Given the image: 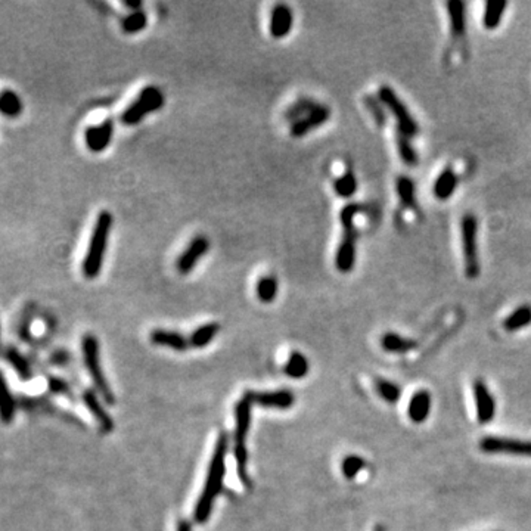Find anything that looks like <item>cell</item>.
<instances>
[{
	"label": "cell",
	"mask_w": 531,
	"mask_h": 531,
	"mask_svg": "<svg viewBox=\"0 0 531 531\" xmlns=\"http://www.w3.org/2000/svg\"><path fill=\"white\" fill-rule=\"evenodd\" d=\"M253 406L254 399L253 393L248 391L242 395V399L238 402L235 408V447L233 455L236 459V467H238V477L245 487H251V478L248 474V449H246V438L251 428L253 420Z\"/></svg>",
	"instance_id": "2"
},
{
	"label": "cell",
	"mask_w": 531,
	"mask_h": 531,
	"mask_svg": "<svg viewBox=\"0 0 531 531\" xmlns=\"http://www.w3.org/2000/svg\"><path fill=\"white\" fill-rule=\"evenodd\" d=\"M22 109H24V105H22V100L17 92L10 89L0 90V114L15 118L21 116Z\"/></svg>",
	"instance_id": "21"
},
{
	"label": "cell",
	"mask_w": 531,
	"mask_h": 531,
	"mask_svg": "<svg viewBox=\"0 0 531 531\" xmlns=\"http://www.w3.org/2000/svg\"><path fill=\"white\" fill-rule=\"evenodd\" d=\"M365 465L366 462L363 458L357 455H348L341 462V472L347 480H354L359 476V472L365 468Z\"/></svg>",
	"instance_id": "36"
},
{
	"label": "cell",
	"mask_w": 531,
	"mask_h": 531,
	"mask_svg": "<svg viewBox=\"0 0 531 531\" xmlns=\"http://www.w3.org/2000/svg\"><path fill=\"white\" fill-rule=\"evenodd\" d=\"M361 211L359 204H354V202H348L345 204L340 213V222L343 228H348V226H356L354 219L357 214Z\"/></svg>",
	"instance_id": "38"
},
{
	"label": "cell",
	"mask_w": 531,
	"mask_h": 531,
	"mask_svg": "<svg viewBox=\"0 0 531 531\" xmlns=\"http://www.w3.org/2000/svg\"><path fill=\"white\" fill-rule=\"evenodd\" d=\"M429 411H431V394L426 390L415 393L408 408V415L411 421L415 424L425 422L429 416Z\"/></svg>",
	"instance_id": "19"
},
{
	"label": "cell",
	"mask_w": 531,
	"mask_h": 531,
	"mask_svg": "<svg viewBox=\"0 0 531 531\" xmlns=\"http://www.w3.org/2000/svg\"><path fill=\"white\" fill-rule=\"evenodd\" d=\"M150 340L154 345L172 348L174 352H186L190 347L189 340L183 334L168 330H154L150 334Z\"/></svg>",
	"instance_id": "17"
},
{
	"label": "cell",
	"mask_w": 531,
	"mask_h": 531,
	"mask_svg": "<svg viewBox=\"0 0 531 531\" xmlns=\"http://www.w3.org/2000/svg\"><path fill=\"white\" fill-rule=\"evenodd\" d=\"M123 5L129 9H133V12H136V10H139V8L142 6V2H139V0H124Z\"/></svg>",
	"instance_id": "40"
},
{
	"label": "cell",
	"mask_w": 531,
	"mask_h": 531,
	"mask_svg": "<svg viewBox=\"0 0 531 531\" xmlns=\"http://www.w3.org/2000/svg\"><path fill=\"white\" fill-rule=\"evenodd\" d=\"M294 26V14L288 5L279 3L272 9L270 14V35L273 39H285Z\"/></svg>",
	"instance_id": "14"
},
{
	"label": "cell",
	"mask_w": 531,
	"mask_h": 531,
	"mask_svg": "<svg viewBox=\"0 0 531 531\" xmlns=\"http://www.w3.org/2000/svg\"><path fill=\"white\" fill-rule=\"evenodd\" d=\"M458 174L451 167H446L444 170L438 174L435 179V182L433 185V194L437 199L440 201H446L451 198V195L455 194V190L458 188Z\"/></svg>",
	"instance_id": "20"
},
{
	"label": "cell",
	"mask_w": 531,
	"mask_h": 531,
	"mask_svg": "<svg viewBox=\"0 0 531 531\" xmlns=\"http://www.w3.org/2000/svg\"><path fill=\"white\" fill-rule=\"evenodd\" d=\"M474 397H476L477 406V420L480 424H489L493 421L496 415V402L493 395L483 379L474 381Z\"/></svg>",
	"instance_id": "12"
},
{
	"label": "cell",
	"mask_w": 531,
	"mask_h": 531,
	"mask_svg": "<svg viewBox=\"0 0 531 531\" xmlns=\"http://www.w3.org/2000/svg\"><path fill=\"white\" fill-rule=\"evenodd\" d=\"M363 102H365L366 108L369 109L372 117H374L375 123L379 124V126H384V124H386V112H384V109H382L381 100L375 96H372V95H366L363 99Z\"/></svg>",
	"instance_id": "37"
},
{
	"label": "cell",
	"mask_w": 531,
	"mask_h": 531,
	"mask_svg": "<svg viewBox=\"0 0 531 531\" xmlns=\"http://www.w3.org/2000/svg\"><path fill=\"white\" fill-rule=\"evenodd\" d=\"M507 8L506 2H487L484 6L483 27L485 30H496L501 26V21L505 15V9Z\"/></svg>",
	"instance_id": "29"
},
{
	"label": "cell",
	"mask_w": 531,
	"mask_h": 531,
	"mask_svg": "<svg viewBox=\"0 0 531 531\" xmlns=\"http://www.w3.org/2000/svg\"><path fill=\"white\" fill-rule=\"evenodd\" d=\"M82 350H83V360H84L86 369L96 388V393L108 404H114L116 395L109 387L102 368H100V352H99L98 338L92 334H86L82 340Z\"/></svg>",
	"instance_id": "4"
},
{
	"label": "cell",
	"mask_w": 531,
	"mask_h": 531,
	"mask_svg": "<svg viewBox=\"0 0 531 531\" xmlns=\"http://www.w3.org/2000/svg\"><path fill=\"white\" fill-rule=\"evenodd\" d=\"M460 238L465 275L469 279H476L480 275V257H478V220L476 214L467 213L460 220Z\"/></svg>",
	"instance_id": "6"
},
{
	"label": "cell",
	"mask_w": 531,
	"mask_h": 531,
	"mask_svg": "<svg viewBox=\"0 0 531 531\" xmlns=\"http://www.w3.org/2000/svg\"><path fill=\"white\" fill-rule=\"evenodd\" d=\"M112 224H114V217L109 211L104 210L98 214L82 264L83 275L87 279H96L102 270Z\"/></svg>",
	"instance_id": "3"
},
{
	"label": "cell",
	"mask_w": 531,
	"mask_h": 531,
	"mask_svg": "<svg viewBox=\"0 0 531 531\" xmlns=\"http://www.w3.org/2000/svg\"><path fill=\"white\" fill-rule=\"evenodd\" d=\"M395 145H397V151H399V155H400V160L409 167H415L417 164V161H420V158H417V154L413 148V145L411 143L409 138H406L404 134H402L400 132L395 133Z\"/></svg>",
	"instance_id": "30"
},
{
	"label": "cell",
	"mask_w": 531,
	"mask_h": 531,
	"mask_svg": "<svg viewBox=\"0 0 531 531\" xmlns=\"http://www.w3.org/2000/svg\"><path fill=\"white\" fill-rule=\"evenodd\" d=\"M357 229L356 226L343 228V238L335 253V267L338 272L350 273L356 266L357 255Z\"/></svg>",
	"instance_id": "9"
},
{
	"label": "cell",
	"mask_w": 531,
	"mask_h": 531,
	"mask_svg": "<svg viewBox=\"0 0 531 531\" xmlns=\"http://www.w3.org/2000/svg\"><path fill=\"white\" fill-rule=\"evenodd\" d=\"M83 403L87 408V411L92 413V416L98 421L99 426L102 428L104 433H111L114 429V420L109 416L107 409L104 408L102 402L99 400V395L93 390H86L83 393Z\"/></svg>",
	"instance_id": "16"
},
{
	"label": "cell",
	"mask_w": 531,
	"mask_h": 531,
	"mask_svg": "<svg viewBox=\"0 0 531 531\" xmlns=\"http://www.w3.org/2000/svg\"><path fill=\"white\" fill-rule=\"evenodd\" d=\"M528 325H531V306L528 304L519 306L503 321V327L507 332H516Z\"/></svg>",
	"instance_id": "27"
},
{
	"label": "cell",
	"mask_w": 531,
	"mask_h": 531,
	"mask_svg": "<svg viewBox=\"0 0 531 531\" xmlns=\"http://www.w3.org/2000/svg\"><path fill=\"white\" fill-rule=\"evenodd\" d=\"M254 404L262 406L266 409H289L296 402L292 391L289 390H278V391H263V393H253Z\"/></svg>",
	"instance_id": "15"
},
{
	"label": "cell",
	"mask_w": 531,
	"mask_h": 531,
	"mask_svg": "<svg viewBox=\"0 0 531 531\" xmlns=\"http://www.w3.org/2000/svg\"><path fill=\"white\" fill-rule=\"evenodd\" d=\"M15 416V400L9 391L6 379L0 372V421L9 424L14 421Z\"/></svg>",
	"instance_id": "22"
},
{
	"label": "cell",
	"mask_w": 531,
	"mask_h": 531,
	"mask_svg": "<svg viewBox=\"0 0 531 531\" xmlns=\"http://www.w3.org/2000/svg\"><path fill=\"white\" fill-rule=\"evenodd\" d=\"M381 345L388 353H408L417 347V343L399 334L387 332L381 338Z\"/></svg>",
	"instance_id": "25"
},
{
	"label": "cell",
	"mask_w": 531,
	"mask_h": 531,
	"mask_svg": "<svg viewBox=\"0 0 531 531\" xmlns=\"http://www.w3.org/2000/svg\"><path fill=\"white\" fill-rule=\"evenodd\" d=\"M318 107H319V104H318V102H314L313 99H306V98H303V99L297 100L296 104L291 105V107L287 109V112H285V120H287V121H291V124H292V123H296V121L304 118L306 116H309L310 112H312L314 108H318Z\"/></svg>",
	"instance_id": "32"
},
{
	"label": "cell",
	"mask_w": 531,
	"mask_h": 531,
	"mask_svg": "<svg viewBox=\"0 0 531 531\" xmlns=\"http://www.w3.org/2000/svg\"><path fill=\"white\" fill-rule=\"evenodd\" d=\"M164 102L165 98L160 87L146 86L141 90L138 98L123 111L120 120L124 126H136L145 120L146 116L160 111L164 107Z\"/></svg>",
	"instance_id": "5"
},
{
	"label": "cell",
	"mask_w": 531,
	"mask_h": 531,
	"mask_svg": "<svg viewBox=\"0 0 531 531\" xmlns=\"http://www.w3.org/2000/svg\"><path fill=\"white\" fill-rule=\"evenodd\" d=\"M395 190L399 199L406 208H416V189L415 182L409 176H399L395 180Z\"/></svg>",
	"instance_id": "28"
},
{
	"label": "cell",
	"mask_w": 531,
	"mask_h": 531,
	"mask_svg": "<svg viewBox=\"0 0 531 531\" xmlns=\"http://www.w3.org/2000/svg\"><path fill=\"white\" fill-rule=\"evenodd\" d=\"M278 291H279V282H278L276 276L267 275V276H263L257 280L255 296L262 303H264V304L273 303L278 297Z\"/></svg>",
	"instance_id": "26"
},
{
	"label": "cell",
	"mask_w": 531,
	"mask_h": 531,
	"mask_svg": "<svg viewBox=\"0 0 531 531\" xmlns=\"http://www.w3.org/2000/svg\"><path fill=\"white\" fill-rule=\"evenodd\" d=\"M334 189L338 197L350 199L357 192V179L352 172H345L335 179Z\"/></svg>",
	"instance_id": "31"
},
{
	"label": "cell",
	"mask_w": 531,
	"mask_h": 531,
	"mask_svg": "<svg viewBox=\"0 0 531 531\" xmlns=\"http://www.w3.org/2000/svg\"><path fill=\"white\" fill-rule=\"evenodd\" d=\"M484 453H503L514 456H531V442L503 437H484L480 442Z\"/></svg>",
	"instance_id": "8"
},
{
	"label": "cell",
	"mask_w": 531,
	"mask_h": 531,
	"mask_svg": "<svg viewBox=\"0 0 531 531\" xmlns=\"http://www.w3.org/2000/svg\"><path fill=\"white\" fill-rule=\"evenodd\" d=\"M176 531H192V524L188 519H180Z\"/></svg>",
	"instance_id": "41"
},
{
	"label": "cell",
	"mask_w": 531,
	"mask_h": 531,
	"mask_svg": "<svg viewBox=\"0 0 531 531\" xmlns=\"http://www.w3.org/2000/svg\"><path fill=\"white\" fill-rule=\"evenodd\" d=\"M331 118V109L323 104H319L318 108H314L309 116L291 124V136L292 138H303L309 134L312 130L318 129Z\"/></svg>",
	"instance_id": "13"
},
{
	"label": "cell",
	"mask_w": 531,
	"mask_h": 531,
	"mask_svg": "<svg viewBox=\"0 0 531 531\" xmlns=\"http://www.w3.org/2000/svg\"><path fill=\"white\" fill-rule=\"evenodd\" d=\"M208 251H210V240L206 235H197L185 248V251L179 255L176 262L177 272L180 275H189L199 263V260Z\"/></svg>",
	"instance_id": "10"
},
{
	"label": "cell",
	"mask_w": 531,
	"mask_h": 531,
	"mask_svg": "<svg viewBox=\"0 0 531 531\" xmlns=\"http://www.w3.org/2000/svg\"><path fill=\"white\" fill-rule=\"evenodd\" d=\"M375 388H377V391H378V394L381 395V397L386 400L387 403H397L400 400V397H402L400 387L397 386V384H394L391 381L378 378L375 381Z\"/></svg>",
	"instance_id": "35"
},
{
	"label": "cell",
	"mask_w": 531,
	"mask_h": 531,
	"mask_svg": "<svg viewBox=\"0 0 531 531\" xmlns=\"http://www.w3.org/2000/svg\"><path fill=\"white\" fill-rule=\"evenodd\" d=\"M148 26V15L143 10H136V12L129 14L121 22V28L126 35H138Z\"/></svg>",
	"instance_id": "33"
},
{
	"label": "cell",
	"mask_w": 531,
	"mask_h": 531,
	"mask_svg": "<svg viewBox=\"0 0 531 531\" xmlns=\"http://www.w3.org/2000/svg\"><path fill=\"white\" fill-rule=\"evenodd\" d=\"M228 450H229L228 434L222 433L217 438L216 446H214L204 489H202L201 496L198 497V502L195 505L194 521L198 524H206L208 521L217 496L222 493L223 480L226 476V458H228Z\"/></svg>",
	"instance_id": "1"
},
{
	"label": "cell",
	"mask_w": 531,
	"mask_h": 531,
	"mask_svg": "<svg viewBox=\"0 0 531 531\" xmlns=\"http://www.w3.org/2000/svg\"><path fill=\"white\" fill-rule=\"evenodd\" d=\"M219 331H220V325L217 322H210V323L202 325L192 332V335L189 336V344L194 348H204L217 336Z\"/></svg>",
	"instance_id": "23"
},
{
	"label": "cell",
	"mask_w": 531,
	"mask_h": 531,
	"mask_svg": "<svg viewBox=\"0 0 531 531\" xmlns=\"http://www.w3.org/2000/svg\"><path fill=\"white\" fill-rule=\"evenodd\" d=\"M378 99L394 116L395 121H397V132L409 139L415 138L420 133V126H417L416 120L393 87L381 86L378 90Z\"/></svg>",
	"instance_id": "7"
},
{
	"label": "cell",
	"mask_w": 531,
	"mask_h": 531,
	"mask_svg": "<svg viewBox=\"0 0 531 531\" xmlns=\"http://www.w3.org/2000/svg\"><path fill=\"white\" fill-rule=\"evenodd\" d=\"M6 359L10 365L14 366V369L17 370V374L24 379V381H28L31 379V368H30V363L27 361V359L22 356L17 348L10 347L6 350Z\"/></svg>",
	"instance_id": "34"
},
{
	"label": "cell",
	"mask_w": 531,
	"mask_h": 531,
	"mask_svg": "<svg viewBox=\"0 0 531 531\" xmlns=\"http://www.w3.org/2000/svg\"><path fill=\"white\" fill-rule=\"evenodd\" d=\"M450 19V31L455 39H462L467 33V3L460 0H450L446 3Z\"/></svg>",
	"instance_id": "18"
},
{
	"label": "cell",
	"mask_w": 531,
	"mask_h": 531,
	"mask_svg": "<svg viewBox=\"0 0 531 531\" xmlns=\"http://www.w3.org/2000/svg\"><path fill=\"white\" fill-rule=\"evenodd\" d=\"M310 363L309 359L304 356L301 352H292L287 360L284 366L285 375H288L292 379H301L309 374Z\"/></svg>",
	"instance_id": "24"
},
{
	"label": "cell",
	"mask_w": 531,
	"mask_h": 531,
	"mask_svg": "<svg viewBox=\"0 0 531 531\" xmlns=\"http://www.w3.org/2000/svg\"><path fill=\"white\" fill-rule=\"evenodd\" d=\"M114 130H116L114 121H112L111 118L100 123L99 126H89L84 132L87 148L95 154L104 152L109 146L112 136H114Z\"/></svg>",
	"instance_id": "11"
},
{
	"label": "cell",
	"mask_w": 531,
	"mask_h": 531,
	"mask_svg": "<svg viewBox=\"0 0 531 531\" xmlns=\"http://www.w3.org/2000/svg\"><path fill=\"white\" fill-rule=\"evenodd\" d=\"M49 387L55 394H64V395H70L71 390L69 387V384L60 378H51L49 379Z\"/></svg>",
	"instance_id": "39"
},
{
	"label": "cell",
	"mask_w": 531,
	"mask_h": 531,
	"mask_svg": "<svg viewBox=\"0 0 531 531\" xmlns=\"http://www.w3.org/2000/svg\"><path fill=\"white\" fill-rule=\"evenodd\" d=\"M374 531H386V528H384V527H382V525H377V527H375V530H374Z\"/></svg>",
	"instance_id": "42"
}]
</instances>
